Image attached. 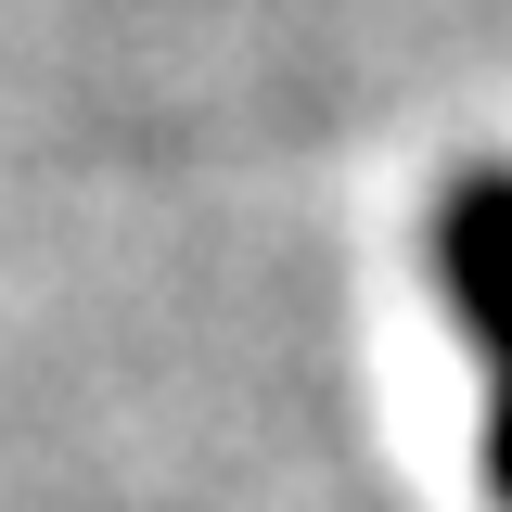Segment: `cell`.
<instances>
[{"mask_svg": "<svg viewBox=\"0 0 512 512\" xmlns=\"http://www.w3.org/2000/svg\"><path fill=\"white\" fill-rule=\"evenodd\" d=\"M436 282L487 372V487L512 512V167H461L436 192Z\"/></svg>", "mask_w": 512, "mask_h": 512, "instance_id": "obj_1", "label": "cell"}]
</instances>
